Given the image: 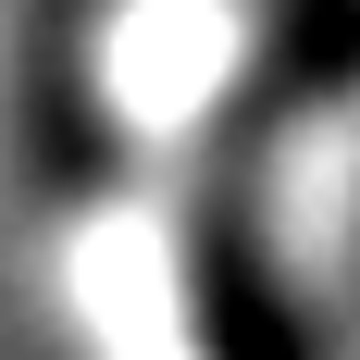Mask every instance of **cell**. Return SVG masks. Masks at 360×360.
I'll use <instances>...</instances> for the list:
<instances>
[{
    "label": "cell",
    "instance_id": "cell-2",
    "mask_svg": "<svg viewBox=\"0 0 360 360\" xmlns=\"http://www.w3.org/2000/svg\"><path fill=\"white\" fill-rule=\"evenodd\" d=\"M87 298H100V348L112 360H186V335H174V311H162V286H149V249H137V236L87 249Z\"/></svg>",
    "mask_w": 360,
    "mask_h": 360
},
{
    "label": "cell",
    "instance_id": "cell-1",
    "mask_svg": "<svg viewBox=\"0 0 360 360\" xmlns=\"http://www.w3.org/2000/svg\"><path fill=\"white\" fill-rule=\"evenodd\" d=\"M212 75H224V13L212 0H149L124 25V100L137 112H186Z\"/></svg>",
    "mask_w": 360,
    "mask_h": 360
}]
</instances>
